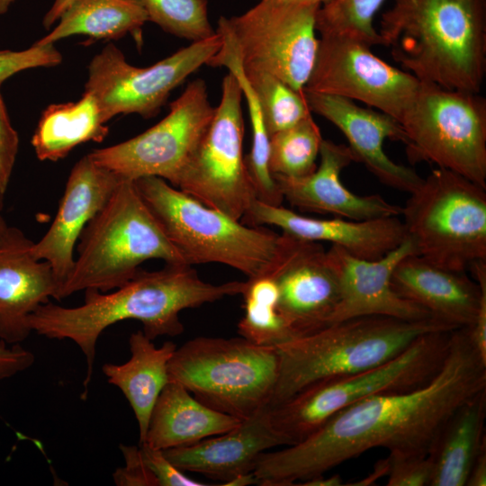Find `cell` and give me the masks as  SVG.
Wrapping results in <instances>:
<instances>
[{"instance_id":"obj_3","label":"cell","mask_w":486,"mask_h":486,"mask_svg":"<svg viewBox=\"0 0 486 486\" xmlns=\"http://www.w3.org/2000/svg\"><path fill=\"white\" fill-rule=\"evenodd\" d=\"M382 45L419 82L480 93L486 71V0H392Z\"/></svg>"},{"instance_id":"obj_12","label":"cell","mask_w":486,"mask_h":486,"mask_svg":"<svg viewBox=\"0 0 486 486\" xmlns=\"http://www.w3.org/2000/svg\"><path fill=\"white\" fill-rule=\"evenodd\" d=\"M242 92L235 76L222 80L220 104L175 187L241 220L256 199L243 156Z\"/></svg>"},{"instance_id":"obj_42","label":"cell","mask_w":486,"mask_h":486,"mask_svg":"<svg viewBox=\"0 0 486 486\" xmlns=\"http://www.w3.org/2000/svg\"><path fill=\"white\" fill-rule=\"evenodd\" d=\"M467 328L473 347L486 364V296L482 301L472 324Z\"/></svg>"},{"instance_id":"obj_38","label":"cell","mask_w":486,"mask_h":486,"mask_svg":"<svg viewBox=\"0 0 486 486\" xmlns=\"http://www.w3.org/2000/svg\"><path fill=\"white\" fill-rule=\"evenodd\" d=\"M139 446L141 459L155 477L158 486L209 485L186 476L167 459L163 450L154 448L146 443L139 444Z\"/></svg>"},{"instance_id":"obj_9","label":"cell","mask_w":486,"mask_h":486,"mask_svg":"<svg viewBox=\"0 0 486 486\" xmlns=\"http://www.w3.org/2000/svg\"><path fill=\"white\" fill-rule=\"evenodd\" d=\"M410 194L400 214L418 256L457 272L486 260V188L437 167Z\"/></svg>"},{"instance_id":"obj_18","label":"cell","mask_w":486,"mask_h":486,"mask_svg":"<svg viewBox=\"0 0 486 486\" xmlns=\"http://www.w3.org/2000/svg\"><path fill=\"white\" fill-rule=\"evenodd\" d=\"M122 178L96 164L88 154L71 169L54 220L31 248L36 259L50 265L57 283L56 294L74 266V250L84 229L105 205Z\"/></svg>"},{"instance_id":"obj_8","label":"cell","mask_w":486,"mask_h":486,"mask_svg":"<svg viewBox=\"0 0 486 486\" xmlns=\"http://www.w3.org/2000/svg\"><path fill=\"white\" fill-rule=\"evenodd\" d=\"M452 331L428 333L378 366L308 386L286 401L269 408L273 427L292 446L337 412L359 400L423 386L440 369Z\"/></svg>"},{"instance_id":"obj_26","label":"cell","mask_w":486,"mask_h":486,"mask_svg":"<svg viewBox=\"0 0 486 486\" xmlns=\"http://www.w3.org/2000/svg\"><path fill=\"white\" fill-rule=\"evenodd\" d=\"M130 358L124 364H105L102 370L109 383L119 388L129 401L139 425L143 443L153 407L168 383V363L176 346L166 341L157 347L143 331L129 338Z\"/></svg>"},{"instance_id":"obj_28","label":"cell","mask_w":486,"mask_h":486,"mask_svg":"<svg viewBox=\"0 0 486 486\" xmlns=\"http://www.w3.org/2000/svg\"><path fill=\"white\" fill-rule=\"evenodd\" d=\"M94 96L85 91L76 102L53 104L41 113L31 143L38 159L58 161L80 144L102 142L109 132Z\"/></svg>"},{"instance_id":"obj_14","label":"cell","mask_w":486,"mask_h":486,"mask_svg":"<svg viewBox=\"0 0 486 486\" xmlns=\"http://www.w3.org/2000/svg\"><path fill=\"white\" fill-rule=\"evenodd\" d=\"M214 112L205 81L197 78L171 103L169 112L159 122L128 140L94 149L88 155L123 178L134 181L158 176L175 186Z\"/></svg>"},{"instance_id":"obj_49","label":"cell","mask_w":486,"mask_h":486,"mask_svg":"<svg viewBox=\"0 0 486 486\" xmlns=\"http://www.w3.org/2000/svg\"><path fill=\"white\" fill-rule=\"evenodd\" d=\"M15 0H0V14H5Z\"/></svg>"},{"instance_id":"obj_7","label":"cell","mask_w":486,"mask_h":486,"mask_svg":"<svg viewBox=\"0 0 486 486\" xmlns=\"http://www.w3.org/2000/svg\"><path fill=\"white\" fill-rule=\"evenodd\" d=\"M279 363L274 346L242 337H198L176 347L167 370L169 381L199 401L242 420L269 407Z\"/></svg>"},{"instance_id":"obj_36","label":"cell","mask_w":486,"mask_h":486,"mask_svg":"<svg viewBox=\"0 0 486 486\" xmlns=\"http://www.w3.org/2000/svg\"><path fill=\"white\" fill-rule=\"evenodd\" d=\"M62 62L54 44H32L22 50H0V86L14 75L31 68H51Z\"/></svg>"},{"instance_id":"obj_23","label":"cell","mask_w":486,"mask_h":486,"mask_svg":"<svg viewBox=\"0 0 486 486\" xmlns=\"http://www.w3.org/2000/svg\"><path fill=\"white\" fill-rule=\"evenodd\" d=\"M32 244L21 230L11 227L0 246V340L7 345L29 337V317L56 295L52 268L32 256Z\"/></svg>"},{"instance_id":"obj_1","label":"cell","mask_w":486,"mask_h":486,"mask_svg":"<svg viewBox=\"0 0 486 486\" xmlns=\"http://www.w3.org/2000/svg\"><path fill=\"white\" fill-rule=\"evenodd\" d=\"M485 389L486 364L473 347L467 328H456L440 369L428 382L359 400L302 441L264 452L253 470L257 484L294 485L374 448L427 456L451 415Z\"/></svg>"},{"instance_id":"obj_24","label":"cell","mask_w":486,"mask_h":486,"mask_svg":"<svg viewBox=\"0 0 486 486\" xmlns=\"http://www.w3.org/2000/svg\"><path fill=\"white\" fill-rule=\"evenodd\" d=\"M279 446H287L291 443L274 429L266 407L225 433L163 452L182 471L226 482L237 475L253 472L259 455Z\"/></svg>"},{"instance_id":"obj_35","label":"cell","mask_w":486,"mask_h":486,"mask_svg":"<svg viewBox=\"0 0 486 486\" xmlns=\"http://www.w3.org/2000/svg\"><path fill=\"white\" fill-rule=\"evenodd\" d=\"M148 22L179 38L199 41L213 36L208 0H140Z\"/></svg>"},{"instance_id":"obj_21","label":"cell","mask_w":486,"mask_h":486,"mask_svg":"<svg viewBox=\"0 0 486 486\" xmlns=\"http://www.w3.org/2000/svg\"><path fill=\"white\" fill-rule=\"evenodd\" d=\"M241 221L249 226H274L282 233L300 239L328 242L365 259L384 256L407 238L404 224L398 216L366 220L315 219L257 199L254 200Z\"/></svg>"},{"instance_id":"obj_39","label":"cell","mask_w":486,"mask_h":486,"mask_svg":"<svg viewBox=\"0 0 486 486\" xmlns=\"http://www.w3.org/2000/svg\"><path fill=\"white\" fill-rule=\"evenodd\" d=\"M19 151V135L13 127L0 92V191L5 194Z\"/></svg>"},{"instance_id":"obj_41","label":"cell","mask_w":486,"mask_h":486,"mask_svg":"<svg viewBox=\"0 0 486 486\" xmlns=\"http://www.w3.org/2000/svg\"><path fill=\"white\" fill-rule=\"evenodd\" d=\"M35 361L34 354L20 344L0 342V381L11 378L30 368Z\"/></svg>"},{"instance_id":"obj_43","label":"cell","mask_w":486,"mask_h":486,"mask_svg":"<svg viewBox=\"0 0 486 486\" xmlns=\"http://www.w3.org/2000/svg\"><path fill=\"white\" fill-rule=\"evenodd\" d=\"M466 486L486 485V449L482 450L475 459L467 481Z\"/></svg>"},{"instance_id":"obj_40","label":"cell","mask_w":486,"mask_h":486,"mask_svg":"<svg viewBox=\"0 0 486 486\" xmlns=\"http://www.w3.org/2000/svg\"><path fill=\"white\" fill-rule=\"evenodd\" d=\"M125 465L117 468L112 474L118 486H158V482L144 464L138 446L121 445Z\"/></svg>"},{"instance_id":"obj_33","label":"cell","mask_w":486,"mask_h":486,"mask_svg":"<svg viewBox=\"0 0 486 486\" xmlns=\"http://www.w3.org/2000/svg\"><path fill=\"white\" fill-rule=\"evenodd\" d=\"M243 71L258 99L269 137L311 114L303 91H297L264 71Z\"/></svg>"},{"instance_id":"obj_4","label":"cell","mask_w":486,"mask_h":486,"mask_svg":"<svg viewBox=\"0 0 486 486\" xmlns=\"http://www.w3.org/2000/svg\"><path fill=\"white\" fill-rule=\"evenodd\" d=\"M456 329L435 318L364 316L330 324L278 346L279 374L269 408L308 386L378 366L423 335Z\"/></svg>"},{"instance_id":"obj_29","label":"cell","mask_w":486,"mask_h":486,"mask_svg":"<svg viewBox=\"0 0 486 486\" xmlns=\"http://www.w3.org/2000/svg\"><path fill=\"white\" fill-rule=\"evenodd\" d=\"M147 22L148 14L140 0H73L57 25L35 43L55 44L73 35L116 40L130 34L140 47Z\"/></svg>"},{"instance_id":"obj_2","label":"cell","mask_w":486,"mask_h":486,"mask_svg":"<svg viewBox=\"0 0 486 486\" xmlns=\"http://www.w3.org/2000/svg\"><path fill=\"white\" fill-rule=\"evenodd\" d=\"M244 283L212 284L202 280L189 265L166 264L157 271L140 269L111 293L86 290L80 306L68 308L50 301L31 314L28 324L40 336L70 339L78 346L87 366L83 382L85 398L92 379L96 344L108 327L135 320L141 322L143 333L151 340L160 336L175 337L184 331L179 319L182 310L241 294Z\"/></svg>"},{"instance_id":"obj_16","label":"cell","mask_w":486,"mask_h":486,"mask_svg":"<svg viewBox=\"0 0 486 486\" xmlns=\"http://www.w3.org/2000/svg\"><path fill=\"white\" fill-rule=\"evenodd\" d=\"M262 274L274 280L278 310L296 338L329 325L340 297L339 279L320 242L280 234L274 255Z\"/></svg>"},{"instance_id":"obj_17","label":"cell","mask_w":486,"mask_h":486,"mask_svg":"<svg viewBox=\"0 0 486 486\" xmlns=\"http://www.w3.org/2000/svg\"><path fill=\"white\" fill-rule=\"evenodd\" d=\"M337 270L340 297L329 325L364 316H385L405 320L434 318L419 305L400 296L392 286L394 268L404 257L417 255L407 237L396 248L376 259L353 256L331 245L328 250Z\"/></svg>"},{"instance_id":"obj_11","label":"cell","mask_w":486,"mask_h":486,"mask_svg":"<svg viewBox=\"0 0 486 486\" xmlns=\"http://www.w3.org/2000/svg\"><path fill=\"white\" fill-rule=\"evenodd\" d=\"M320 7L259 0L242 14L220 16L217 31L230 38L244 69L269 73L303 91L318 53Z\"/></svg>"},{"instance_id":"obj_44","label":"cell","mask_w":486,"mask_h":486,"mask_svg":"<svg viewBox=\"0 0 486 486\" xmlns=\"http://www.w3.org/2000/svg\"><path fill=\"white\" fill-rule=\"evenodd\" d=\"M73 0H54L51 7L43 17L42 24L45 29L50 30L56 23L62 13Z\"/></svg>"},{"instance_id":"obj_31","label":"cell","mask_w":486,"mask_h":486,"mask_svg":"<svg viewBox=\"0 0 486 486\" xmlns=\"http://www.w3.org/2000/svg\"><path fill=\"white\" fill-rule=\"evenodd\" d=\"M244 314L238 324L240 337L253 344L278 346L295 335L277 308L278 288L266 274L248 278L241 292Z\"/></svg>"},{"instance_id":"obj_13","label":"cell","mask_w":486,"mask_h":486,"mask_svg":"<svg viewBox=\"0 0 486 486\" xmlns=\"http://www.w3.org/2000/svg\"><path fill=\"white\" fill-rule=\"evenodd\" d=\"M220 34L194 41L147 68L130 65L108 43L90 61L85 91L96 99L107 122L119 114L156 116L170 93L219 51Z\"/></svg>"},{"instance_id":"obj_46","label":"cell","mask_w":486,"mask_h":486,"mask_svg":"<svg viewBox=\"0 0 486 486\" xmlns=\"http://www.w3.org/2000/svg\"><path fill=\"white\" fill-rule=\"evenodd\" d=\"M250 484H257V480L253 472L237 475L230 481L222 483L226 486H246Z\"/></svg>"},{"instance_id":"obj_32","label":"cell","mask_w":486,"mask_h":486,"mask_svg":"<svg viewBox=\"0 0 486 486\" xmlns=\"http://www.w3.org/2000/svg\"><path fill=\"white\" fill-rule=\"evenodd\" d=\"M323 138L311 114L269 139L268 168L274 176L300 178L317 168Z\"/></svg>"},{"instance_id":"obj_30","label":"cell","mask_w":486,"mask_h":486,"mask_svg":"<svg viewBox=\"0 0 486 486\" xmlns=\"http://www.w3.org/2000/svg\"><path fill=\"white\" fill-rule=\"evenodd\" d=\"M216 32L222 40V45L207 65L226 67L237 78L246 100L252 127V147L250 153L245 157V161L256 199L271 205H282L284 198L268 168L270 137L265 126L258 99L244 74L231 40L223 32Z\"/></svg>"},{"instance_id":"obj_37","label":"cell","mask_w":486,"mask_h":486,"mask_svg":"<svg viewBox=\"0 0 486 486\" xmlns=\"http://www.w3.org/2000/svg\"><path fill=\"white\" fill-rule=\"evenodd\" d=\"M388 486H430L432 464L427 456L388 455Z\"/></svg>"},{"instance_id":"obj_10","label":"cell","mask_w":486,"mask_h":486,"mask_svg":"<svg viewBox=\"0 0 486 486\" xmlns=\"http://www.w3.org/2000/svg\"><path fill=\"white\" fill-rule=\"evenodd\" d=\"M411 161H427L486 188V99L421 83L399 122Z\"/></svg>"},{"instance_id":"obj_47","label":"cell","mask_w":486,"mask_h":486,"mask_svg":"<svg viewBox=\"0 0 486 486\" xmlns=\"http://www.w3.org/2000/svg\"><path fill=\"white\" fill-rule=\"evenodd\" d=\"M4 194L0 191V246L4 242L11 230V227L3 216Z\"/></svg>"},{"instance_id":"obj_15","label":"cell","mask_w":486,"mask_h":486,"mask_svg":"<svg viewBox=\"0 0 486 486\" xmlns=\"http://www.w3.org/2000/svg\"><path fill=\"white\" fill-rule=\"evenodd\" d=\"M370 48L356 39L320 36L315 65L303 90L362 102L400 122L421 82L379 58Z\"/></svg>"},{"instance_id":"obj_19","label":"cell","mask_w":486,"mask_h":486,"mask_svg":"<svg viewBox=\"0 0 486 486\" xmlns=\"http://www.w3.org/2000/svg\"><path fill=\"white\" fill-rule=\"evenodd\" d=\"M311 112L333 123L346 137L356 162L362 163L381 183L410 194L423 181L413 168L392 161L384 152L387 139L405 143L400 124L380 111L364 108L353 101L331 94L305 91Z\"/></svg>"},{"instance_id":"obj_22","label":"cell","mask_w":486,"mask_h":486,"mask_svg":"<svg viewBox=\"0 0 486 486\" xmlns=\"http://www.w3.org/2000/svg\"><path fill=\"white\" fill-rule=\"evenodd\" d=\"M320 164L310 175L300 178L274 176L284 198L305 212L330 213L352 220L399 216L401 207L379 194L358 195L341 182L345 167L356 162L350 148L323 140Z\"/></svg>"},{"instance_id":"obj_6","label":"cell","mask_w":486,"mask_h":486,"mask_svg":"<svg viewBox=\"0 0 486 486\" xmlns=\"http://www.w3.org/2000/svg\"><path fill=\"white\" fill-rule=\"evenodd\" d=\"M134 184L187 265L218 263L251 278L272 260L280 238L275 231L208 207L163 178L143 176Z\"/></svg>"},{"instance_id":"obj_48","label":"cell","mask_w":486,"mask_h":486,"mask_svg":"<svg viewBox=\"0 0 486 486\" xmlns=\"http://www.w3.org/2000/svg\"><path fill=\"white\" fill-rule=\"evenodd\" d=\"M285 4H317L321 6L329 0H274Z\"/></svg>"},{"instance_id":"obj_45","label":"cell","mask_w":486,"mask_h":486,"mask_svg":"<svg viewBox=\"0 0 486 486\" xmlns=\"http://www.w3.org/2000/svg\"><path fill=\"white\" fill-rule=\"evenodd\" d=\"M299 485L304 486H340L344 485L343 480L340 475L335 474L329 477L324 476V474L310 478L303 481Z\"/></svg>"},{"instance_id":"obj_20","label":"cell","mask_w":486,"mask_h":486,"mask_svg":"<svg viewBox=\"0 0 486 486\" xmlns=\"http://www.w3.org/2000/svg\"><path fill=\"white\" fill-rule=\"evenodd\" d=\"M465 272L434 265L418 255L404 257L392 275V286L402 298L428 310L454 328L470 327L486 296V260L473 263Z\"/></svg>"},{"instance_id":"obj_27","label":"cell","mask_w":486,"mask_h":486,"mask_svg":"<svg viewBox=\"0 0 486 486\" xmlns=\"http://www.w3.org/2000/svg\"><path fill=\"white\" fill-rule=\"evenodd\" d=\"M485 418L486 389L461 405L439 432L428 454L430 486H465L475 459L486 449Z\"/></svg>"},{"instance_id":"obj_25","label":"cell","mask_w":486,"mask_h":486,"mask_svg":"<svg viewBox=\"0 0 486 486\" xmlns=\"http://www.w3.org/2000/svg\"><path fill=\"white\" fill-rule=\"evenodd\" d=\"M240 421L211 409L180 383L169 381L153 407L143 443L161 450L188 446L225 433Z\"/></svg>"},{"instance_id":"obj_5","label":"cell","mask_w":486,"mask_h":486,"mask_svg":"<svg viewBox=\"0 0 486 486\" xmlns=\"http://www.w3.org/2000/svg\"><path fill=\"white\" fill-rule=\"evenodd\" d=\"M74 266L59 287L60 301L86 290L107 292L130 281L149 259L187 265L139 194L122 178L77 241Z\"/></svg>"},{"instance_id":"obj_34","label":"cell","mask_w":486,"mask_h":486,"mask_svg":"<svg viewBox=\"0 0 486 486\" xmlns=\"http://www.w3.org/2000/svg\"><path fill=\"white\" fill-rule=\"evenodd\" d=\"M385 0H329L316 14V30L323 35L356 39L368 46L382 45L374 20Z\"/></svg>"}]
</instances>
